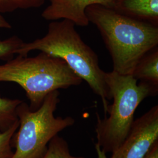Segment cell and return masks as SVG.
Segmentation results:
<instances>
[{"mask_svg":"<svg viewBox=\"0 0 158 158\" xmlns=\"http://www.w3.org/2000/svg\"><path fill=\"white\" fill-rule=\"evenodd\" d=\"M85 13L100 32L117 73L132 75L142 57L158 46V26L101 5L89 6Z\"/></svg>","mask_w":158,"mask_h":158,"instance_id":"cell-1","label":"cell"},{"mask_svg":"<svg viewBox=\"0 0 158 158\" xmlns=\"http://www.w3.org/2000/svg\"><path fill=\"white\" fill-rule=\"evenodd\" d=\"M82 81L63 60L42 52L35 57L18 55L0 64V83L19 85L32 111L38 110L52 92L79 85Z\"/></svg>","mask_w":158,"mask_h":158,"instance_id":"cell-3","label":"cell"},{"mask_svg":"<svg viewBox=\"0 0 158 158\" xmlns=\"http://www.w3.org/2000/svg\"><path fill=\"white\" fill-rule=\"evenodd\" d=\"M95 149H96V152L97 154L98 158H107L106 153L104 152L101 149V148L98 147L97 144L95 145Z\"/></svg>","mask_w":158,"mask_h":158,"instance_id":"cell-17","label":"cell"},{"mask_svg":"<svg viewBox=\"0 0 158 158\" xmlns=\"http://www.w3.org/2000/svg\"><path fill=\"white\" fill-rule=\"evenodd\" d=\"M19 99H10L0 97V132H4L19 120L17 108L23 102Z\"/></svg>","mask_w":158,"mask_h":158,"instance_id":"cell-10","label":"cell"},{"mask_svg":"<svg viewBox=\"0 0 158 158\" xmlns=\"http://www.w3.org/2000/svg\"><path fill=\"white\" fill-rule=\"evenodd\" d=\"M158 142V106L134 121L128 135L110 158H143Z\"/></svg>","mask_w":158,"mask_h":158,"instance_id":"cell-6","label":"cell"},{"mask_svg":"<svg viewBox=\"0 0 158 158\" xmlns=\"http://www.w3.org/2000/svg\"><path fill=\"white\" fill-rule=\"evenodd\" d=\"M45 0H0V12L8 13L18 10L39 8Z\"/></svg>","mask_w":158,"mask_h":158,"instance_id":"cell-12","label":"cell"},{"mask_svg":"<svg viewBox=\"0 0 158 158\" xmlns=\"http://www.w3.org/2000/svg\"><path fill=\"white\" fill-rule=\"evenodd\" d=\"M42 158H85L72 155L69 150L68 142L58 135L49 142L48 149Z\"/></svg>","mask_w":158,"mask_h":158,"instance_id":"cell-11","label":"cell"},{"mask_svg":"<svg viewBox=\"0 0 158 158\" xmlns=\"http://www.w3.org/2000/svg\"><path fill=\"white\" fill-rule=\"evenodd\" d=\"M49 5L42 13V17L48 21L67 19L75 25L87 27L89 21L85 15V9L92 5H101L113 8L115 0H49Z\"/></svg>","mask_w":158,"mask_h":158,"instance_id":"cell-7","label":"cell"},{"mask_svg":"<svg viewBox=\"0 0 158 158\" xmlns=\"http://www.w3.org/2000/svg\"><path fill=\"white\" fill-rule=\"evenodd\" d=\"M112 105L109 106V116L102 119L97 114L96 144L106 154L114 152L128 135L134 121L136 108L148 96H155L158 89L140 81L132 75H123L112 71L104 73Z\"/></svg>","mask_w":158,"mask_h":158,"instance_id":"cell-4","label":"cell"},{"mask_svg":"<svg viewBox=\"0 0 158 158\" xmlns=\"http://www.w3.org/2000/svg\"><path fill=\"white\" fill-rule=\"evenodd\" d=\"M19 127V121L11 128L0 132V158H11L13 154L12 138Z\"/></svg>","mask_w":158,"mask_h":158,"instance_id":"cell-14","label":"cell"},{"mask_svg":"<svg viewBox=\"0 0 158 158\" xmlns=\"http://www.w3.org/2000/svg\"><path fill=\"white\" fill-rule=\"evenodd\" d=\"M132 76L158 89V48L145 54L136 65Z\"/></svg>","mask_w":158,"mask_h":158,"instance_id":"cell-9","label":"cell"},{"mask_svg":"<svg viewBox=\"0 0 158 158\" xmlns=\"http://www.w3.org/2000/svg\"><path fill=\"white\" fill-rule=\"evenodd\" d=\"M112 9L125 16L158 27V0H115Z\"/></svg>","mask_w":158,"mask_h":158,"instance_id":"cell-8","label":"cell"},{"mask_svg":"<svg viewBox=\"0 0 158 158\" xmlns=\"http://www.w3.org/2000/svg\"><path fill=\"white\" fill-rule=\"evenodd\" d=\"M75 26L67 19L53 21L44 37L23 42L16 54L28 56L32 51H39L63 60L101 98L106 115L110 106L108 101L111 100V97L104 80L105 72L99 66L96 53L85 44Z\"/></svg>","mask_w":158,"mask_h":158,"instance_id":"cell-2","label":"cell"},{"mask_svg":"<svg viewBox=\"0 0 158 158\" xmlns=\"http://www.w3.org/2000/svg\"><path fill=\"white\" fill-rule=\"evenodd\" d=\"M59 95L58 90L52 92L35 111H32L25 102L19 105V127L12 138L15 151L11 158H42L52 139L74 124L75 120L72 117L55 116L60 102Z\"/></svg>","mask_w":158,"mask_h":158,"instance_id":"cell-5","label":"cell"},{"mask_svg":"<svg viewBox=\"0 0 158 158\" xmlns=\"http://www.w3.org/2000/svg\"><path fill=\"white\" fill-rule=\"evenodd\" d=\"M11 28V25L2 17L0 12V29H10Z\"/></svg>","mask_w":158,"mask_h":158,"instance_id":"cell-16","label":"cell"},{"mask_svg":"<svg viewBox=\"0 0 158 158\" xmlns=\"http://www.w3.org/2000/svg\"><path fill=\"white\" fill-rule=\"evenodd\" d=\"M23 42V40L15 35L5 40L0 39V59L7 61L13 58Z\"/></svg>","mask_w":158,"mask_h":158,"instance_id":"cell-13","label":"cell"},{"mask_svg":"<svg viewBox=\"0 0 158 158\" xmlns=\"http://www.w3.org/2000/svg\"><path fill=\"white\" fill-rule=\"evenodd\" d=\"M143 158H158V142L154 144Z\"/></svg>","mask_w":158,"mask_h":158,"instance_id":"cell-15","label":"cell"}]
</instances>
